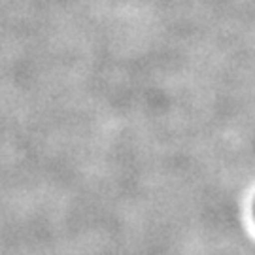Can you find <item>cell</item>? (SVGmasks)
Masks as SVG:
<instances>
[]
</instances>
